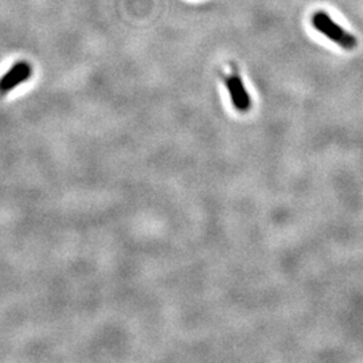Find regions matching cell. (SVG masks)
Segmentation results:
<instances>
[{"label":"cell","mask_w":363,"mask_h":363,"mask_svg":"<svg viewBox=\"0 0 363 363\" xmlns=\"http://www.w3.org/2000/svg\"><path fill=\"white\" fill-rule=\"evenodd\" d=\"M312 25L320 34H323L331 42L337 43L342 49L352 50L354 48H357V38L351 35L350 33H347L343 27L335 23L328 13L323 11L313 13Z\"/></svg>","instance_id":"1"},{"label":"cell","mask_w":363,"mask_h":363,"mask_svg":"<svg viewBox=\"0 0 363 363\" xmlns=\"http://www.w3.org/2000/svg\"><path fill=\"white\" fill-rule=\"evenodd\" d=\"M223 84H225V88L229 91V97L234 109L240 113L249 112L252 108V99L247 93L242 78L238 74V70L234 69L229 76H225Z\"/></svg>","instance_id":"2"},{"label":"cell","mask_w":363,"mask_h":363,"mask_svg":"<svg viewBox=\"0 0 363 363\" xmlns=\"http://www.w3.org/2000/svg\"><path fill=\"white\" fill-rule=\"evenodd\" d=\"M33 76V67L27 61H18L7 73L0 78V94H6L13 91L16 86L22 85Z\"/></svg>","instance_id":"3"}]
</instances>
